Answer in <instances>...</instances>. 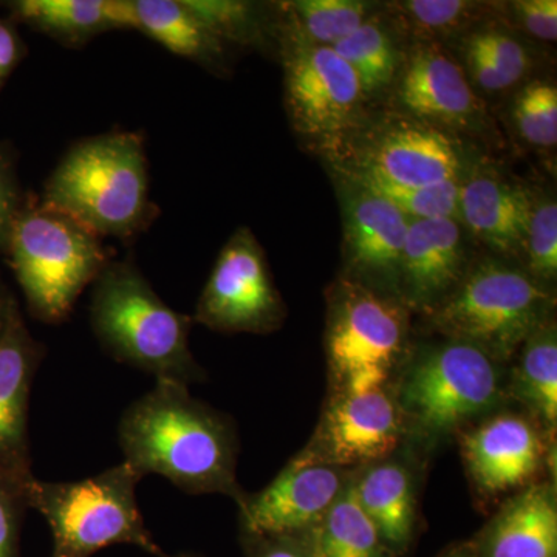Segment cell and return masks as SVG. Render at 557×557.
<instances>
[{
    "label": "cell",
    "mask_w": 557,
    "mask_h": 557,
    "mask_svg": "<svg viewBox=\"0 0 557 557\" xmlns=\"http://www.w3.org/2000/svg\"><path fill=\"white\" fill-rule=\"evenodd\" d=\"M533 203L530 189L485 168L461 180L458 220L504 259L522 258Z\"/></svg>",
    "instance_id": "cell-17"
},
{
    "label": "cell",
    "mask_w": 557,
    "mask_h": 557,
    "mask_svg": "<svg viewBox=\"0 0 557 557\" xmlns=\"http://www.w3.org/2000/svg\"><path fill=\"white\" fill-rule=\"evenodd\" d=\"M22 58L20 35L5 21H0V89Z\"/></svg>",
    "instance_id": "cell-37"
},
{
    "label": "cell",
    "mask_w": 557,
    "mask_h": 557,
    "mask_svg": "<svg viewBox=\"0 0 557 557\" xmlns=\"http://www.w3.org/2000/svg\"><path fill=\"white\" fill-rule=\"evenodd\" d=\"M137 32L171 53L218 70L225 64V46L205 27L183 0H132Z\"/></svg>",
    "instance_id": "cell-22"
},
{
    "label": "cell",
    "mask_w": 557,
    "mask_h": 557,
    "mask_svg": "<svg viewBox=\"0 0 557 557\" xmlns=\"http://www.w3.org/2000/svg\"><path fill=\"white\" fill-rule=\"evenodd\" d=\"M5 251L33 314L47 324L67 319L110 262L101 237L42 201L22 205Z\"/></svg>",
    "instance_id": "cell-4"
},
{
    "label": "cell",
    "mask_w": 557,
    "mask_h": 557,
    "mask_svg": "<svg viewBox=\"0 0 557 557\" xmlns=\"http://www.w3.org/2000/svg\"><path fill=\"white\" fill-rule=\"evenodd\" d=\"M512 20L531 38L556 42L557 2L556 0H516L509 3Z\"/></svg>",
    "instance_id": "cell-35"
},
{
    "label": "cell",
    "mask_w": 557,
    "mask_h": 557,
    "mask_svg": "<svg viewBox=\"0 0 557 557\" xmlns=\"http://www.w3.org/2000/svg\"><path fill=\"white\" fill-rule=\"evenodd\" d=\"M251 557H310L293 544L292 537H260L245 534Z\"/></svg>",
    "instance_id": "cell-38"
},
{
    "label": "cell",
    "mask_w": 557,
    "mask_h": 557,
    "mask_svg": "<svg viewBox=\"0 0 557 557\" xmlns=\"http://www.w3.org/2000/svg\"><path fill=\"white\" fill-rule=\"evenodd\" d=\"M461 153L448 132L399 115L372 127L343 174H362L395 185L432 186L461 180Z\"/></svg>",
    "instance_id": "cell-11"
},
{
    "label": "cell",
    "mask_w": 557,
    "mask_h": 557,
    "mask_svg": "<svg viewBox=\"0 0 557 557\" xmlns=\"http://www.w3.org/2000/svg\"><path fill=\"white\" fill-rule=\"evenodd\" d=\"M344 490L338 469L298 456L260 493L242 494L237 502L244 533L293 537L321 520Z\"/></svg>",
    "instance_id": "cell-13"
},
{
    "label": "cell",
    "mask_w": 557,
    "mask_h": 557,
    "mask_svg": "<svg viewBox=\"0 0 557 557\" xmlns=\"http://www.w3.org/2000/svg\"><path fill=\"white\" fill-rule=\"evenodd\" d=\"M40 350L25 329L14 300H10L0 333V471L32 479L28 471L27 410L33 373Z\"/></svg>",
    "instance_id": "cell-19"
},
{
    "label": "cell",
    "mask_w": 557,
    "mask_h": 557,
    "mask_svg": "<svg viewBox=\"0 0 557 557\" xmlns=\"http://www.w3.org/2000/svg\"><path fill=\"white\" fill-rule=\"evenodd\" d=\"M552 293L508 259L472 262L448 298L429 313L446 338L467 341L508 359L552 311Z\"/></svg>",
    "instance_id": "cell-6"
},
{
    "label": "cell",
    "mask_w": 557,
    "mask_h": 557,
    "mask_svg": "<svg viewBox=\"0 0 557 557\" xmlns=\"http://www.w3.org/2000/svg\"><path fill=\"white\" fill-rule=\"evenodd\" d=\"M188 388L156 381L152 391L132 403L119 424L123 461L141 479L157 474L185 493H222L239 500L233 431Z\"/></svg>",
    "instance_id": "cell-1"
},
{
    "label": "cell",
    "mask_w": 557,
    "mask_h": 557,
    "mask_svg": "<svg viewBox=\"0 0 557 557\" xmlns=\"http://www.w3.org/2000/svg\"><path fill=\"white\" fill-rule=\"evenodd\" d=\"M408 310L398 296L341 278L327 321L329 361L341 381L362 370L391 373L408 341Z\"/></svg>",
    "instance_id": "cell-9"
},
{
    "label": "cell",
    "mask_w": 557,
    "mask_h": 557,
    "mask_svg": "<svg viewBox=\"0 0 557 557\" xmlns=\"http://www.w3.org/2000/svg\"><path fill=\"white\" fill-rule=\"evenodd\" d=\"M399 431L397 406L384 387L361 394L344 391L322 421L317 448L300 457L332 467L380 460L398 445Z\"/></svg>",
    "instance_id": "cell-16"
},
{
    "label": "cell",
    "mask_w": 557,
    "mask_h": 557,
    "mask_svg": "<svg viewBox=\"0 0 557 557\" xmlns=\"http://www.w3.org/2000/svg\"><path fill=\"white\" fill-rule=\"evenodd\" d=\"M183 3L223 46H265L269 27L262 7L245 0H183Z\"/></svg>",
    "instance_id": "cell-30"
},
{
    "label": "cell",
    "mask_w": 557,
    "mask_h": 557,
    "mask_svg": "<svg viewBox=\"0 0 557 557\" xmlns=\"http://www.w3.org/2000/svg\"><path fill=\"white\" fill-rule=\"evenodd\" d=\"M344 259L348 277L398 296L408 218L388 201L343 177Z\"/></svg>",
    "instance_id": "cell-14"
},
{
    "label": "cell",
    "mask_w": 557,
    "mask_h": 557,
    "mask_svg": "<svg viewBox=\"0 0 557 557\" xmlns=\"http://www.w3.org/2000/svg\"><path fill=\"white\" fill-rule=\"evenodd\" d=\"M497 359L467 341L421 348L403 380L401 408L432 435L448 434L500 398Z\"/></svg>",
    "instance_id": "cell-7"
},
{
    "label": "cell",
    "mask_w": 557,
    "mask_h": 557,
    "mask_svg": "<svg viewBox=\"0 0 557 557\" xmlns=\"http://www.w3.org/2000/svg\"><path fill=\"white\" fill-rule=\"evenodd\" d=\"M332 49L354 70L366 100L395 83L403 61L392 32L375 14Z\"/></svg>",
    "instance_id": "cell-26"
},
{
    "label": "cell",
    "mask_w": 557,
    "mask_h": 557,
    "mask_svg": "<svg viewBox=\"0 0 557 557\" xmlns=\"http://www.w3.org/2000/svg\"><path fill=\"white\" fill-rule=\"evenodd\" d=\"M11 10L16 20L75 49L102 33L138 28L132 0H20Z\"/></svg>",
    "instance_id": "cell-20"
},
{
    "label": "cell",
    "mask_w": 557,
    "mask_h": 557,
    "mask_svg": "<svg viewBox=\"0 0 557 557\" xmlns=\"http://www.w3.org/2000/svg\"><path fill=\"white\" fill-rule=\"evenodd\" d=\"M512 119L528 145L539 149L556 148V84L552 79H533L525 84L516 97Z\"/></svg>",
    "instance_id": "cell-31"
},
{
    "label": "cell",
    "mask_w": 557,
    "mask_h": 557,
    "mask_svg": "<svg viewBox=\"0 0 557 557\" xmlns=\"http://www.w3.org/2000/svg\"><path fill=\"white\" fill-rule=\"evenodd\" d=\"M193 319L171 309L131 260H110L95 278L90 322L101 346L156 381L189 387L201 369L189 348Z\"/></svg>",
    "instance_id": "cell-3"
},
{
    "label": "cell",
    "mask_w": 557,
    "mask_h": 557,
    "mask_svg": "<svg viewBox=\"0 0 557 557\" xmlns=\"http://www.w3.org/2000/svg\"><path fill=\"white\" fill-rule=\"evenodd\" d=\"M394 84L403 115L450 135L475 132L485 123V108L467 73L440 42H413Z\"/></svg>",
    "instance_id": "cell-12"
},
{
    "label": "cell",
    "mask_w": 557,
    "mask_h": 557,
    "mask_svg": "<svg viewBox=\"0 0 557 557\" xmlns=\"http://www.w3.org/2000/svg\"><path fill=\"white\" fill-rule=\"evenodd\" d=\"M544 442L527 418L502 413L463 437V457L480 490L500 494L528 485L544 460Z\"/></svg>",
    "instance_id": "cell-18"
},
{
    "label": "cell",
    "mask_w": 557,
    "mask_h": 557,
    "mask_svg": "<svg viewBox=\"0 0 557 557\" xmlns=\"http://www.w3.org/2000/svg\"><path fill=\"white\" fill-rule=\"evenodd\" d=\"M28 482L0 471V557H20L21 511L27 504Z\"/></svg>",
    "instance_id": "cell-34"
},
{
    "label": "cell",
    "mask_w": 557,
    "mask_h": 557,
    "mask_svg": "<svg viewBox=\"0 0 557 557\" xmlns=\"http://www.w3.org/2000/svg\"><path fill=\"white\" fill-rule=\"evenodd\" d=\"M527 273L548 288L557 276V203L553 196L534 194L533 211L523 247Z\"/></svg>",
    "instance_id": "cell-32"
},
{
    "label": "cell",
    "mask_w": 557,
    "mask_h": 557,
    "mask_svg": "<svg viewBox=\"0 0 557 557\" xmlns=\"http://www.w3.org/2000/svg\"><path fill=\"white\" fill-rule=\"evenodd\" d=\"M557 508L548 485H533L512 498L491 523L486 557H556Z\"/></svg>",
    "instance_id": "cell-21"
},
{
    "label": "cell",
    "mask_w": 557,
    "mask_h": 557,
    "mask_svg": "<svg viewBox=\"0 0 557 557\" xmlns=\"http://www.w3.org/2000/svg\"><path fill=\"white\" fill-rule=\"evenodd\" d=\"M313 527L310 557H386L383 539L359 507L354 485L344 490Z\"/></svg>",
    "instance_id": "cell-24"
},
{
    "label": "cell",
    "mask_w": 557,
    "mask_h": 557,
    "mask_svg": "<svg viewBox=\"0 0 557 557\" xmlns=\"http://www.w3.org/2000/svg\"><path fill=\"white\" fill-rule=\"evenodd\" d=\"M10 300L5 298L2 287H0V333H2L3 325H5L7 313H9Z\"/></svg>",
    "instance_id": "cell-39"
},
{
    "label": "cell",
    "mask_w": 557,
    "mask_h": 557,
    "mask_svg": "<svg viewBox=\"0 0 557 557\" xmlns=\"http://www.w3.org/2000/svg\"><path fill=\"white\" fill-rule=\"evenodd\" d=\"M40 201L101 239L138 236L156 218L141 135L116 131L81 139L51 172Z\"/></svg>",
    "instance_id": "cell-2"
},
{
    "label": "cell",
    "mask_w": 557,
    "mask_h": 557,
    "mask_svg": "<svg viewBox=\"0 0 557 557\" xmlns=\"http://www.w3.org/2000/svg\"><path fill=\"white\" fill-rule=\"evenodd\" d=\"M285 104L293 129L325 148L357 131L366 97L357 75L332 47L284 32Z\"/></svg>",
    "instance_id": "cell-8"
},
{
    "label": "cell",
    "mask_w": 557,
    "mask_h": 557,
    "mask_svg": "<svg viewBox=\"0 0 557 557\" xmlns=\"http://www.w3.org/2000/svg\"><path fill=\"white\" fill-rule=\"evenodd\" d=\"M468 231L458 219L410 220L398 276V298L431 313L460 284L469 267Z\"/></svg>",
    "instance_id": "cell-15"
},
{
    "label": "cell",
    "mask_w": 557,
    "mask_h": 557,
    "mask_svg": "<svg viewBox=\"0 0 557 557\" xmlns=\"http://www.w3.org/2000/svg\"><path fill=\"white\" fill-rule=\"evenodd\" d=\"M465 51L479 54L496 65L502 73L519 84L533 70V57L525 44L515 33L493 24H482L469 30L465 38Z\"/></svg>",
    "instance_id": "cell-33"
},
{
    "label": "cell",
    "mask_w": 557,
    "mask_h": 557,
    "mask_svg": "<svg viewBox=\"0 0 557 557\" xmlns=\"http://www.w3.org/2000/svg\"><path fill=\"white\" fill-rule=\"evenodd\" d=\"M282 32L317 46L333 47L373 16L375 7L362 0H296L281 3Z\"/></svg>",
    "instance_id": "cell-27"
},
{
    "label": "cell",
    "mask_w": 557,
    "mask_h": 557,
    "mask_svg": "<svg viewBox=\"0 0 557 557\" xmlns=\"http://www.w3.org/2000/svg\"><path fill=\"white\" fill-rule=\"evenodd\" d=\"M398 27L409 33L416 42L431 40L442 44L457 33L478 27L498 3L469 2V0H405L391 3Z\"/></svg>",
    "instance_id": "cell-28"
},
{
    "label": "cell",
    "mask_w": 557,
    "mask_h": 557,
    "mask_svg": "<svg viewBox=\"0 0 557 557\" xmlns=\"http://www.w3.org/2000/svg\"><path fill=\"white\" fill-rule=\"evenodd\" d=\"M21 207L13 164L0 149V252L5 251L9 245L11 228Z\"/></svg>",
    "instance_id": "cell-36"
},
{
    "label": "cell",
    "mask_w": 557,
    "mask_h": 557,
    "mask_svg": "<svg viewBox=\"0 0 557 557\" xmlns=\"http://www.w3.org/2000/svg\"><path fill=\"white\" fill-rule=\"evenodd\" d=\"M341 175L388 201L409 220L458 219L461 180H449L432 186H405L370 175L343 172Z\"/></svg>",
    "instance_id": "cell-29"
},
{
    "label": "cell",
    "mask_w": 557,
    "mask_h": 557,
    "mask_svg": "<svg viewBox=\"0 0 557 557\" xmlns=\"http://www.w3.org/2000/svg\"><path fill=\"white\" fill-rule=\"evenodd\" d=\"M50 557H65V556L54 555V553H51Z\"/></svg>",
    "instance_id": "cell-40"
},
{
    "label": "cell",
    "mask_w": 557,
    "mask_h": 557,
    "mask_svg": "<svg viewBox=\"0 0 557 557\" xmlns=\"http://www.w3.org/2000/svg\"><path fill=\"white\" fill-rule=\"evenodd\" d=\"M139 480L126 461L78 482L30 479L27 505L49 523L54 555L90 557L112 545H134L153 557H180L149 533L135 496Z\"/></svg>",
    "instance_id": "cell-5"
},
{
    "label": "cell",
    "mask_w": 557,
    "mask_h": 557,
    "mask_svg": "<svg viewBox=\"0 0 557 557\" xmlns=\"http://www.w3.org/2000/svg\"><path fill=\"white\" fill-rule=\"evenodd\" d=\"M359 507L372 520L387 544H408L413 527V493L408 471L395 463L370 468L357 483Z\"/></svg>",
    "instance_id": "cell-23"
},
{
    "label": "cell",
    "mask_w": 557,
    "mask_h": 557,
    "mask_svg": "<svg viewBox=\"0 0 557 557\" xmlns=\"http://www.w3.org/2000/svg\"><path fill=\"white\" fill-rule=\"evenodd\" d=\"M516 394L534 416L548 426H555L557 418V336L556 324L547 319L522 344Z\"/></svg>",
    "instance_id": "cell-25"
},
{
    "label": "cell",
    "mask_w": 557,
    "mask_h": 557,
    "mask_svg": "<svg viewBox=\"0 0 557 557\" xmlns=\"http://www.w3.org/2000/svg\"><path fill=\"white\" fill-rule=\"evenodd\" d=\"M284 317L265 252L251 230L237 228L219 252L194 321L218 332L269 333Z\"/></svg>",
    "instance_id": "cell-10"
}]
</instances>
